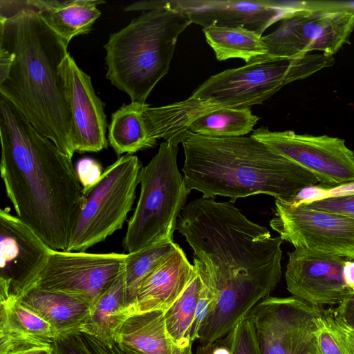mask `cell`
Returning a JSON list of instances; mask_svg holds the SVG:
<instances>
[{
    "label": "cell",
    "mask_w": 354,
    "mask_h": 354,
    "mask_svg": "<svg viewBox=\"0 0 354 354\" xmlns=\"http://www.w3.org/2000/svg\"><path fill=\"white\" fill-rule=\"evenodd\" d=\"M334 64V56L324 53L253 62L211 76L190 97L224 108H249Z\"/></svg>",
    "instance_id": "cell-7"
},
{
    "label": "cell",
    "mask_w": 354,
    "mask_h": 354,
    "mask_svg": "<svg viewBox=\"0 0 354 354\" xmlns=\"http://www.w3.org/2000/svg\"><path fill=\"white\" fill-rule=\"evenodd\" d=\"M308 6L312 10H346L354 12V1H309Z\"/></svg>",
    "instance_id": "cell-38"
},
{
    "label": "cell",
    "mask_w": 354,
    "mask_h": 354,
    "mask_svg": "<svg viewBox=\"0 0 354 354\" xmlns=\"http://www.w3.org/2000/svg\"><path fill=\"white\" fill-rule=\"evenodd\" d=\"M6 354H55L53 344H28L19 346Z\"/></svg>",
    "instance_id": "cell-40"
},
{
    "label": "cell",
    "mask_w": 354,
    "mask_h": 354,
    "mask_svg": "<svg viewBox=\"0 0 354 354\" xmlns=\"http://www.w3.org/2000/svg\"><path fill=\"white\" fill-rule=\"evenodd\" d=\"M60 71L71 109L75 151L98 152L107 148L105 104L95 94L91 77L70 54Z\"/></svg>",
    "instance_id": "cell-17"
},
{
    "label": "cell",
    "mask_w": 354,
    "mask_h": 354,
    "mask_svg": "<svg viewBox=\"0 0 354 354\" xmlns=\"http://www.w3.org/2000/svg\"><path fill=\"white\" fill-rule=\"evenodd\" d=\"M307 346L306 348L302 351V353L301 354H309L308 353V348H307Z\"/></svg>",
    "instance_id": "cell-44"
},
{
    "label": "cell",
    "mask_w": 354,
    "mask_h": 354,
    "mask_svg": "<svg viewBox=\"0 0 354 354\" xmlns=\"http://www.w3.org/2000/svg\"><path fill=\"white\" fill-rule=\"evenodd\" d=\"M93 354H137L114 341L104 342L82 333Z\"/></svg>",
    "instance_id": "cell-37"
},
{
    "label": "cell",
    "mask_w": 354,
    "mask_h": 354,
    "mask_svg": "<svg viewBox=\"0 0 354 354\" xmlns=\"http://www.w3.org/2000/svg\"><path fill=\"white\" fill-rule=\"evenodd\" d=\"M196 354H213V344L207 346L199 344Z\"/></svg>",
    "instance_id": "cell-43"
},
{
    "label": "cell",
    "mask_w": 354,
    "mask_h": 354,
    "mask_svg": "<svg viewBox=\"0 0 354 354\" xmlns=\"http://www.w3.org/2000/svg\"><path fill=\"white\" fill-rule=\"evenodd\" d=\"M142 167L136 156H122L84 192L86 202L67 251L85 252L122 227L132 209Z\"/></svg>",
    "instance_id": "cell-8"
},
{
    "label": "cell",
    "mask_w": 354,
    "mask_h": 354,
    "mask_svg": "<svg viewBox=\"0 0 354 354\" xmlns=\"http://www.w3.org/2000/svg\"><path fill=\"white\" fill-rule=\"evenodd\" d=\"M126 257L115 252L52 249L46 266L26 292L37 289L62 293L92 305L120 273Z\"/></svg>",
    "instance_id": "cell-11"
},
{
    "label": "cell",
    "mask_w": 354,
    "mask_h": 354,
    "mask_svg": "<svg viewBox=\"0 0 354 354\" xmlns=\"http://www.w3.org/2000/svg\"><path fill=\"white\" fill-rule=\"evenodd\" d=\"M261 354H301L320 327L321 308L295 297L268 296L249 314Z\"/></svg>",
    "instance_id": "cell-13"
},
{
    "label": "cell",
    "mask_w": 354,
    "mask_h": 354,
    "mask_svg": "<svg viewBox=\"0 0 354 354\" xmlns=\"http://www.w3.org/2000/svg\"><path fill=\"white\" fill-rule=\"evenodd\" d=\"M270 227L295 248L354 260V220L304 203L275 199Z\"/></svg>",
    "instance_id": "cell-10"
},
{
    "label": "cell",
    "mask_w": 354,
    "mask_h": 354,
    "mask_svg": "<svg viewBox=\"0 0 354 354\" xmlns=\"http://www.w3.org/2000/svg\"><path fill=\"white\" fill-rule=\"evenodd\" d=\"M259 120L250 108H222L196 119L189 131L212 137L244 136L252 131Z\"/></svg>",
    "instance_id": "cell-27"
},
{
    "label": "cell",
    "mask_w": 354,
    "mask_h": 354,
    "mask_svg": "<svg viewBox=\"0 0 354 354\" xmlns=\"http://www.w3.org/2000/svg\"><path fill=\"white\" fill-rule=\"evenodd\" d=\"M224 337L223 342L230 354H261L255 325L250 315L241 319Z\"/></svg>",
    "instance_id": "cell-30"
},
{
    "label": "cell",
    "mask_w": 354,
    "mask_h": 354,
    "mask_svg": "<svg viewBox=\"0 0 354 354\" xmlns=\"http://www.w3.org/2000/svg\"><path fill=\"white\" fill-rule=\"evenodd\" d=\"M288 255L285 278L293 297L319 307L339 305L354 292L344 280V258L299 248Z\"/></svg>",
    "instance_id": "cell-15"
},
{
    "label": "cell",
    "mask_w": 354,
    "mask_h": 354,
    "mask_svg": "<svg viewBox=\"0 0 354 354\" xmlns=\"http://www.w3.org/2000/svg\"><path fill=\"white\" fill-rule=\"evenodd\" d=\"M203 32L219 61L240 58L248 64L267 54L262 36L248 29L212 24Z\"/></svg>",
    "instance_id": "cell-26"
},
{
    "label": "cell",
    "mask_w": 354,
    "mask_h": 354,
    "mask_svg": "<svg viewBox=\"0 0 354 354\" xmlns=\"http://www.w3.org/2000/svg\"><path fill=\"white\" fill-rule=\"evenodd\" d=\"M0 138L1 177L17 216L67 251L86 202L72 159L1 95Z\"/></svg>",
    "instance_id": "cell-2"
},
{
    "label": "cell",
    "mask_w": 354,
    "mask_h": 354,
    "mask_svg": "<svg viewBox=\"0 0 354 354\" xmlns=\"http://www.w3.org/2000/svg\"><path fill=\"white\" fill-rule=\"evenodd\" d=\"M145 105L131 102L113 113L108 127V142L118 156L133 154L156 145L157 140L150 136L145 122Z\"/></svg>",
    "instance_id": "cell-25"
},
{
    "label": "cell",
    "mask_w": 354,
    "mask_h": 354,
    "mask_svg": "<svg viewBox=\"0 0 354 354\" xmlns=\"http://www.w3.org/2000/svg\"><path fill=\"white\" fill-rule=\"evenodd\" d=\"M75 169L84 192L92 187L102 174L99 163L91 158L81 159Z\"/></svg>",
    "instance_id": "cell-36"
},
{
    "label": "cell",
    "mask_w": 354,
    "mask_h": 354,
    "mask_svg": "<svg viewBox=\"0 0 354 354\" xmlns=\"http://www.w3.org/2000/svg\"><path fill=\"white\" fill-rule=\"evenodd\" d=\"M307 348L309 354H347L335 335L324 324L323 319Z\"/></svg>",
    "instance_id": "cell-32"
},
{
    "label": "cell",
    "mask_w": 354,
    "mask_h": 354,
    "mask_svg": "<svg viewBox=\"0 0 354 354\" xmlns=\"http://www.w3.org/2000/svg\"><path fill=\"white\" fill-rule=\"evenodd\" d=\"M222 108L224 107L189 97L185 100L159 107H151L146 104L144 116L153 139L163 138L178 146L194 121Z\"/></svg>",
    "instance_id": "cell-22"
},
{
    "label": "cell",
    "mask_w": 354,
    "mask_h": 354,
    "mask_svg": "<svg viewBox=\"0 0 354 354\" xmlns=\"http://www.w3.org/2000/svg\"><path fill=\"white\" fill-rule=\"evenodd\" d=\"M18 299L50 324L57 337L82 333L91 307L80 299L37 289L30 290Z\"/></svg>",
    "instance_id": "cell-21"
},
{
    "label": "cell",
    "mask_w": 354,
    "mask_h": 354,
    "mask_svg": "<svg viewBox=\"0 0 354 354\" xmlns=\"http://www.w3.org/2000/svg\"><path fill=\"white\" fill-rule=\"evenodd\" d=\"M201 286L191 330V339L193 342L197 340L199 331L209 315L214 302V295L210 288L201 279Z\"/></svg>",
    "instance_id": "cell-34"
},
{
    "label": "cell",
    "mask_w": 354,
    "mask_h": 354,
    "mask_svg": "<svg viewBox=\"0 0 354 354\" xmlns=\"http://www.w3.org/2000/svg\"><path fill=\"white\" fill-rule=\"evenodd\" d=\"M183 173L188 189L203 197L264 194L289 201L319 182L308 170L252 136L212 137L187 131Z\"/></svg>",
    "instance_id": "cell-4"
},
{
    "label": "cell",
    "mask_w": 354,
    "mask_h": 354,
    "mask_svg": "<svg viewBox=\"0 0 354 354\" xmlns=\"http://www.w3.org/2000/svg\"><path fill=\"white\" fill-rule=\"evenodd\" d=\"M177 152L178 146L165 141L140 170V196L123 239L128 253L174 242L178 218L191 192L178 170Z\"/></svg>",
    "instance_id": "cell-6"
},
{
    "label": "cell",
    "mask_w": 354,
    "mask_h": 354,
    "mask_svg": "<svg viewBox=\"0 0 354 354\" xmlns=\"http://www.w3.org/2000/svg\"><path fill=\"white\" fill-rule=\"evenodd\" d=\"M165 313L155 310L129 317L113 341L137 354H171Z\"/></svg>",
    "instance_id": "cell-23"
},
{
    "label": "cell",
    "mask_w": 354,
    "mask_h": 354,
    "mask_svg": "<svg viewBox=\"0 0 354 354\" xmlns=\"http://www.w3.org/2000/svg\"><path fill=\"white\" fill-rule=\"evenodd\" d=\"M201 286V278L195 269V273L183 292L165 310L167 333L171 341L176 345L183 346L193 343L191 339V330Z\"/></svg>",
    "instance_id": "cell-28"
},
{
    "label": "cell",
    "mask_w": 354,
    "mask_h": 354,
    "mask_svg": "<svg viewBox=\"0 0 354 354\" xmlns=\"http://www.w3.org/2000/svg\"><path fill=\"white\" fill-rule=\"evenodd\" d=\"M68 45L28 7L0 17V48L12 59L0 95L72 159V114L60 71Z\"/></svg>",
    "instance_id": "cell-3"
},
{
    "label": "cell",
    "mask_w": 354,
    "mask_h": 354,
    "mask_svg": "<svg viewBox=\"0 0 354 354\" xmlns=\"http://www.w3.org/2000/svg\"><path fill=\"white\" fill-rule=\"evenodd\" d=\"M324 324L335 335L347 354H354V329L350 328L333 308L321 309Z\"/></svg>",
    "instance_id": "cell-33"
},
{
    "label": "cell",
    "mask_w": 354,
    "mask_h": 354,
    "mask_svg": "<svg viewBox=\"0 0 354 354\" xmlns=\"http://www.w3.org/2000/svg\"><path fill=\"white\" fill-rule=\"evenodd\" d=\"M192 344L178 346L171 342V354H193L192 353Z\"/></svg>",
    "instance_id": "cell-42"
},
{
    "label": "cell",
    "mask_w": 354,
    "mask_h": 354,
    "mask_svg": "<svg viewBox=\"0 0 354 354\" xmlns=\"http://www.w3.org/2000/svg\"><path fill=\"white\" fill-rule=\"evenodd\" d=\"M189 16L192 24L203 28L242 27L263 36L272 24L302 9L299 1L174 0Z\"/></svg>",
    "instance_id": "cell-16"
},
{
    "label": "cell",
    "mask_w": 354,
    "mask_h": 354,
    "mask_svg": "<svg viewBox=\"0 0 354 354\" xmlns=\"http://www.w3.org/2000/svg\"><path fill=\"white\" fill-rule=\"evenodd\" d=\"M57 335L41 316L7 292H0V354L28 344H53Z\"/></svg>",
    "instance_id": "cell-19"
},
{
    "label": "cell",
    "mask_w": 354,
    "mask_h": 354,
    "mask_svg": "<svg viewBox=\"0 0 354 354\" xmlns=\"http://www.w3.org/2000/svg\"><path fill=\"white\" fill-rule=\"evenodd\" d=\"M194 273V265L177 245L140 283L127 305L128 317L147 312L167 310L183 292Z\"/></svg>",
    "instance_id": "cell-18"
},
{
    "label": "cell",
    "mask_w": 354,
    "mask_h": 354,
    "mask_svg": "<svg viewBox=\"0 0 354 354\" xmlns=\"http://www.w3.org/2000/svg\"><path fill=\"white\" fill-rule=\"evenodd\" d=\"M333 309L345 324L354 329V292L341 302L337 308Z\"/></svg>",
    "instance_id": "cell-39"
},
{
    "label": "cell",
    "mask_w": 354,
    "mask_h": 354,
    "mask_svg": "<svg viewBox=\"0 0 354 354\" xmlns=\"http://www.w3.org/2000/svg\"><path fill=\"white\" fill-rule=\"evenodd\" d=\"M176 230L192 248L193 265L214 295L197 339L200 345H212L274 290L283 241L247 218L234 203L203 196L185 206Z\"/></svg>",
    "instance_id": "cell-1"
},
{
    "label": "cell",
    "mask_w": 354,
    "mask_h": 354,
    "mask_svg": "<svg viewBox=\"0 0 354 354\" xmlns=\"http://www.w3.org/2000/svg\"><path fill=\"white\" fill-rule=\"evenodd\" d=\"M52 248L28 225L0 210V291L20 297L46 266Z\"/></svg>",
    "instance_id": "cell-14"
},
{
    "label": "cell",
    "mask_w": 354,
    "mask_h": 354,
    "mask_svg": "<svg viewBox=\"0 0 354 354\" xmlns=\"http://www.w3.org/2000/svg\"><path fill=\"white\" fill-rule=\"evenodd\" d=\"M177 245L174 242L158 244L127 254L124 272L127 305L142 280L175 250Z\"/></svg>",
    "instance_id": "cell-29"
},
{
    "label": "cell",
    "mask_w": 354,
    "mask_h": 354,
    "mask_svg": "<svg viewBox=\"0 0 354 354\" xmlns=\"http://www.w3.org/2000/svg\"><path fill=\"white\" fill-rule=\"evenodd\" d=\"M124 268L91 305L82 333L104 342L113 340L120 326L128 318Z\"/></svg>",
    "instance_id": "cell-24"
},
{
    "label": "cell",
    "mask_w": 354,
    "mask_h": 354,
    "mask_svg": "<svg viewBox=\"0 0 354 354\" xmlns=\"http://www.w3.org/2000/svg\"><path fill=\"white\" fill-rule=\"evenodd\" d=\"M304 203L315 209L339 214L354 220V192L330 195Z\"/></svg>",
    "instance_id": "cell-31"
},
{
    "label": "cell",
    "mask_w": 354,
    "mask_h": 354,
    "mask_svg": "<svg viewBox=\"0 0 354 354\" xmlns=\"http://www.w3.org/2000/svg\"><path fill=\"white\" fill-rule=\"evenodd\" d=\"M29 8L44 22L68 43L76 36L88 34L100 16L96 0H29Z\"/></svg>",
    "instance_id": "cell-20"
},
{
    "label": "cell",
    "mask_w": 354,
    "mask_h": 354,
    "mask_svg": "<svg viewBox=\"0 0 354 354\" xmlns=\"http://www.w3.org/2000/svg\"><path fill=\"white\" fill-rule=\"evenodd\" d=\"M272 32L262 36L267 54L254 62L295 59L313 51L334 55L354 30V12L301 9L281 21Z\"/></svg>",
    "instance_id": "cell-9"
},
{
    "label": "cell",
    "mask_w": 354,
    "mask_h": 354,
    "mask_svg": "<svg viewBox=\"0 0 354 354\" xmlns=\"http://www.w3.org/2000/svg\"><path fill=\"white\" fill-rule=\"evenodd\" d=\"M53 346L55 354H93L82 333L59 337Z\"/></svg>",
    "instance_id": "cell-35"
},
{
    "label": "cell",
    "mask_w": 354,
    "mask_h": 354,
    "mask_svg": "<svg viewBox=\"0 0 354 354\" xmlns=\"http://www.w3.org/2000/svg\"><path fill=\"white\" fill-rule=\"evenodd\" d=\"M342 272L346 286L354 292V260H345Z\"/></svg>",
    "instance_id": "cell-41"
},
{
    "label": "cell",
    "mask_w": 354,
    "mask_h": 354,
    "mask_svg": "<svg viewBox=\"0 0 354 354\" xmlns=\"http://www.w3.org/2000/svg\"><path fill=\"white\" fill-rule=\"evenodd\" d=\"M124 10L145 12L110 35L106 77L131 102L145 103L169 69L178 36L192 23L174 0L137 1Z\"/></svg>",
    "instance_id": "cell-5"
},
{
    "label": "cell",
    "mask_w": 354,
    "mask_h": 354,
    "mask_svg": "<svg viewBox=\"0 0 354 354\" xmlns=\"http://www.w3.org/2000/svg\"><path fill=\"white\" fill-rule=\"evenodd\" d=\"M251 136L310 171L323 185L354 183V151L342 138L290 130L271 131L263 127Z\"/></svg>",
    "instance_id": "cell-12"
}]
</instances>
